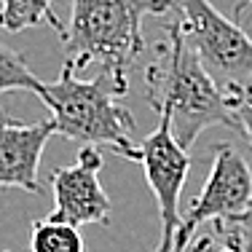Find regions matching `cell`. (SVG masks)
I'll return each mask as SVG.
<instances>
[{"label":"cell","mask_w":252,"mask_h":252,"mask_svg":"<svg viewBox=\"0 0 252 252\" xmlns=\"http://www.w3.org/2000/svg\"><path fill=\"white\" fill-rule=\"evenodd\" d=\"M188 49L223 89L252 86V38L209 0H172Z\"/></svg>","instance_id":"277c9868"},{"label":"cell","mask_w":252,"mask_h":252,"mask_svg":"<svg viewBox=\"0 0 252 252\" xmlns=\"http://www.w3.org/2000/svg\"><path fill=\"white\" fill-rule=\"evenodd\" d=\"M228 92H231L239 131L247 137L250 145H252V86H239V89H228Z\"/></svg>","instance_id":"4fadbf2b"},{"label":"cell","mask_w":252,"mask_h":252,"mask_svg":"<svg viewBox=\"0 0 252 252\" xmlns=\"http://www.w3.org/2000/svg\"><path fill=\"white\" fill-rule=\"evenodd\" d=\"M102 153L97 145H83L75 164L59 166L51 172V190H54V212L51 218L64 220L73 225L110 223L113 204L99 185Z\"/></svg>","instance_id":"52a82bcc"},{"label":"cell","mask_w":252,"mask_h":252,"mask_svg":"<svg viewBox=\"0 0 252 252\" xmlns=\"http://www.w3.org/2000/svg\"><path fill=\"white\" fill-rule=\"evenodd\" d=\"M30 252H86V244L78 225L49 215L30 228Z\"/></svg>","instance_id":"30bf717a"},{"label":"cell","mask_w":252,"mask_h":252,"mask_svg":"<svg viewBox=\"0 0 252 252\" xmlns=\"http://www.w3.org/2000/svg\"><path fill=\"white\" fill-rule=\"evenodd\" d=\"M140 164L151 185L161 218V239L153 252H172L180 228V193L190 172V156L172 134V118L158 116V129L140 142Z\"/></svg>","instance_id":"8992f818"},{"label":"cell","mask_w":252,"mask_h":252,"mask_svg":"<svg viewBox=\"0 0 252 252\" xmlns=\"http://www.w3.org/2000/svg\"><path fill=\"white\" fill-rule=\"evenodd\" d=\"M129 92V81L110 70H99L94 78H81L75 64L62 62L59 78L43 86V105L49 107L54 131L81 145H107L113 153L129 161H140V142L134 140L137 124L121 99Z\"/></svg>","instance_id":"7a4b0ae2"},{"label":"cell","mask_w":252,"mask_h":252,"mask_svg":"<svg viewBox=\"0 0 252 252\" xmlns=\"http://www.w3.org/2000/svg\"><path fill=\"white\" fill-rule=\"evenodd\" d=\"M209 233H212L215 239H220V242H225L228 247H236L242 252H252V204L236 215L215 220Z\"/></svg>","instance_id":"7c38bea8"},{"label":"cell","mask_w":252,"mask_h":252,"mask_svg":"<svg viewBox=\"0 0 252 252\" xmlns=\"http://www.w3.org/2000/svg\"><path fill=\"white\" fill-rule=\"evenodd\" d=\"M46 83L27 67L25 54L14 51L11 46L0 43V94L5 92H32L43 94Z\"/></svg>","instance_id":"8fae6325"},{"label":"cell","mask_w":252,"mask_h":252,"mask_svg":"<svg viewBox=\"0 0 252 252\" xmlns=\"http://www.w3.org/2000/svg\"><path fill=\"white\" fill-rule=\"evenodd\" d=\"M0 252H11V250H0Z\"/></svg>","instance_id":"2e32d148"},{"label":"cell","mask_w":252,"mask_h":252,"mask_svg":"<svg viewBox=\"0 0 252 252\" xmlns=\"http://www.w3.org/2000/svg\"><path fill=\"white\" fill-rule=\"evenodd\" d=\"M193 252H242V250L228 247L225 242H220V239L212 236V233H207V236L199 239V242H193Z\"/></svg>","instance_id":"5bb4252c"},{"label":"cell","mask_w":252,"mask_h":252,"mask_svg":"<svg viewBox=\"0 0 252 252\" xmlns=\"http://www.w3.org/2000/svg\"><path fill=\"white\" fill-rule=\"evenodd\" d=\"M172 0H73L62 30V51L75 70L102 64L129 81L131 67L145 54V16H166Z\"/></svg>","instance_id":"3957f363"},{"label":"cell","mask_w":252,"mask_h":252,"mask_svg":"<svg viewBox=\"0 0 252 252\" xmlns=\"http://www.w3.org/2000/svg\"><path fill=\"white\" fill-rule=\"evenodd\" d=\"M38 25H49L62 35L64 22L57 16L51 0H0V27L3 30L19 32V30Z\"/></svg>","instance_id":"9c48e42d"},{"label":"cell","mask_w":252,"mask_h":252,"mask_svg":"<svg viewBox=\"0 0 252 252\" xmlns=\"http://www.w3.org/2000/svg\"><path fill=\"white\" fill-rule=\"evenodd\" d=\"M57 134L51 121L25 124L0 113V188L40 193L38 169L46 142Z\"/></svg>","instance_id":"ba28073f"},{"label":"cell","mask_w":252,"mask_h":252,"mask_svg":"<svg viewBox=\"0 0 252 252\" xmlns=\"http://www.w3.org/2000/svg\"><path fill=\"white\" fill-rule=\"evenodd\" d=\"M166 38L156 43L153 62L145 67V99L158 116L172 118V134L188 151L209 126L236 129L231 92L223 89L201 59L188 49L177 19L166 22Z\"/></svg>","instance_id":"6da1fadb"},{"label":"cell","mask_w":252,"mask_h":252,"mask_svg":"<svg viewBox=\"0 0 252 252\" xmlns=\"http://www.w3.org/2000/svg\"><path fill=\"white\" fill-rule=\"evenodd\" d=\"M247 5H252V0H236V3H233V19H239Z\"/></svg>","instance_id":"9a60e30c"},{"label":"cell","mask_w":252,"mask_h":252,"mask_svg":"<svg viewBox=\"0 0 252 252\" xmlns=\"http://www.w3.org/2000/svg\"><path fill=\"white\" fill-rule=\"evenodd\" d=\"M252 204V169L242 153L228 142L215 145V158L207 183L201 185L196 201L180 220L172 252H185L193 242L199 225L236 215Z\"/></svg>","instance_id":"5b68a950"}]
</instances>
